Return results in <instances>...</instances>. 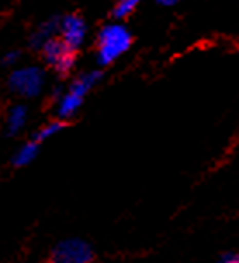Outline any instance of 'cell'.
<instances>
[{
  "instance_id": "cell-2",
  "label": "cell",
  "mask_w": 239,
  "mask_h": 263,
  "mask_svg": "<svg viewBox=\"0 0 239 263\" xmlns=\"http://www.w3.org/2000/svg\"><path fill=\"white\" fill-rule=\"evenodd\" d=\"M94 250L87 241L80 237H68L56 242L50 250L49 263H92Z\"/></svg>"
},
{
  "instance_id": "cell-8",
  "label": "cell",
  "mask_w": 239,
  "mask_h": 263,
  "mask_svg": "<svg viewBox=\"0 0 239 263\" xmlns=\"http://www.w3.org/2000/svg\"><path fill=\"white\" fill-rule=\"evenodd\" d=\"M28 120V107L25 104H14L7 112L6 118V130L9 135H17L25 128Z\"/></svg>"
},
{
  "instance_id": "cell-7",
  "label": "cell",
  "mask_w": 239,
  "mask_h": 263,
  "mask_svg": "<svg viewBox=\"0 0 239 263\" xmlns=\"http://www.w3.org/2000/svg\"><path fill=\"white\" fill-rule=\"evenodd\" d=\"M59 25H61V20H58V17H50V20H47L45 23H42L33 31V35L30 36V45L33 47V49L40 50L50 39H54L56 33H59Z\"/></svg>"
},
{
  "instance_id": "cell-9",
  "label": "cell",
  "mask_w": 239,
  "mask_h": 263,
  "mask_svg": "<svg viewBox=\"0 0 239 263\" xmlns=\"http://www.w3.org/2000/svg\"><path fill=\"white\" fill-rule=\"evenodd\" d=\"M102 80V73L101 71H88V73H83L80 74L78 78L73 80V83L69 85L68 90H71L75 93H78V96L85 97L88 92L92 90L94 87L97 85Z\"/></svg>"
},
{
  "instance_id": "cell-5",
  "label": "cell",
  "mask_w": 239,
  "mask_h": 263,
  "mask_svg": "<svg viewBox=\"0 0 239 263\" xmlns=\"http://www.w3.org/2000/svg\"><path fill=\"white\" fill-rule=\"evenodd\" d=\"M61 40L66 44L69 49L77 50L78 47H82L83 40L87 35V25L83 21V17H80L78 14H68L61 20L59 25Z\"/></svg>"
},
{
  "instance_id": "cell-12",
  "label": "cell",
  "mask_w": 239,
  "mask_h": 263,
  "mask_svg": "<svg viewBox=\"0 0 239 263\" xmlns=\"http://www.w3.org/2000/svg\"><path fill=\"white\" fill-rule=\"evenodd\" d=\"M140 0H118L113 7V17L115 20H125L139 7Z\"/></svg>"
},
{
  "instance_id": "cell-4",
  "label": "cell",
  "mask_w": 239,
  "mask_h": 263,
  "mask_svg": "<svg viewBox=\"0 0 239 263\" xmlns=\"http://www.w3.org/2000/svg\"><path fill=\"white\" fill-rule=\"evenodd\" d=\"M40 50H42V54H44L45 63L49 64L56 73L61 74V77H66L75 68V63H77L75 50L69 49L61 39H56V36L50 39Z\"/></svg>"
},
{
  "instance_id": "cell-14",
  "label": "cell",
  "mask_w": 239,
  "mask_h": 263,
  "mask_svg": "<svg viewBox=\"0 0 239 263\" xmlns=\"http://www.w3.org/2000/svg\"><path fill=\"white\" fill-rule=\"evenodd\" d=\"M17 59H20V50H11V52H7L2 58V64L4 66H14L17 63Z\"/></svg>"
},
{
  "instance_id": "cell-3",
  "label": "cell",
  "mask_w": 239,
  "mask_h": 263,
  "mask_svg": "<svg viewBox=\"0 0 239 263\" xmlns=\"http://www.w3.org/2000/svg\"><path fill=\"white\" fill-rule=\"evenodd\" d=\"M44 83L45 73L36 66H26V68L14 69L7 80L9 90L26 99L39 96L42 88H44Z\"/></svg>"
},
{
  "instance_id": "cell-10",
  "label": "cell",
  "mask_w": 239,
  "mask_h": 263,
  "mask_svg": "<svg viewBox=\"0 0 239 263\" xmlns=\"http://www.w3.org/2000/svg\"><path fill=\"white\" fill-rule=\"evenodd\" d=\"M39 151H40V142L36 140H30V142L23 144L12 156V166L16 168H23V166H28L31 161H35L36 156H39Z\"/></svg>"
},
{
  "instance_id": "cell-11",
  "label": "cell",
  "mask_w": 239,
  "mask_h": 263,
  "mask_svg": "<svg viewBox=\"0 0 239 263\" xmlns=\"http://www.w3.org/2000/svg\"><path fill=\"white\" fill-rule=\"evenodd\" d=\"M68 126V123L64 120H54V121H49L47 125H44L42 128H39L35 132L33 135V140H36V142H44V140L54 137L56 134H59V132H63L64 128Z\"/></svg>"
},
{
  "instance_id": "cell-6",
  "label": "cell",
  "mask_w": 239,
  "mask_h": 263,
  "mask_svg": "<svg viewBox=\"0 0 239 263\" xmlns=\"http://www.w3.org/2000/svg\"><path fill=\"white\" fill-rule=\"evenodd\" d=\"M83 99L85 97L78 96V93H75L71 90L64 92L63 96L58 99V106H56V115H58V118L64 120V121L73 118V116L78 112L80 107H82Z\"/></svg>"
},
{
  "instance_id": "cell-13",
  "label": "cell",
  "mask_w": 239,
  "mask_h": 263,
  "mask_svg": "<svg viewBox=\"0 0 239 263\" xmlns=\"http://www.w3.org/2000/svg\"><path fill=\"white\" fill-rule=\"evenodd\" d=\"M217 263H239V251H227L218 258Z\"/></svg>"
},
{
  "instance_id": "cell-15",
  "label": "cell",
  "mask_w": 239,
  "mask_h": 263,
  "mask_svg": "<svg viewBox=\"0 0 239 263\" xmlns=\"http://www.w3.org/2000/svg\"><path fill=\"white\" fill-rule=\"evenodd\" d=\"M156 4H159V6H165V7H170V6H175L179 0H154Z\"/></svg>"
},
{
  "instance_id": "cell-1",
  "label": "cell",
  "mask_w": 239,
  "mask_h": 263,
  "mask_svg": "<svg viewBox=\"0 0 239 263\" xmlns=\"http://www.w3.org/2000/svg\"><path fill=\"white\" fill-rule=\"evenodd\" d=\"M132 45V33L121 23L106 25L97 35V63L101 66L113 64Z\"/></svg>"
}]
</instances>
